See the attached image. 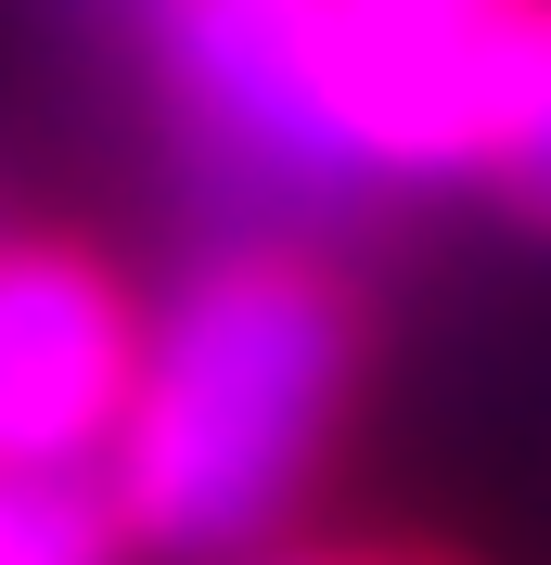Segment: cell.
<instances>
[{"label":"cell","instance_id":"277c9868","mask_svg":"<svg viewBox=\"0 0 551 565\" xmlns=\"http://www.w3.org/2000/svg\"><path fill=\"white\" fill-rule=\"evenodd\" d=\"M487 180H500V193H514V206L551 232V0L526 13L514 90H500V129H487Z\"/></svg>","mask_w":551,"mask_h":565},{"label":"cell","instance_id":"6da1fadb","mask_svg":"<svg viewBox=\"0 0 551 565\" xmlns=\"http://www.w3.org/2000/svg\"><path fill=\"white\" fill-rule=\"evenodd\" d=\"M539 0H154V65L218 180L270 218L487 180Z\"/></svg>","mask_w":551,"mask_h":565},{"label":"cell","instance_id":"3957f363","mask_svg":"<svg viewBox=\"0 0 551 565\" xmlns=\"http://www.w3.org/2000/svg\"><path fill=\"white\" fill-rule=\"evenodd\" d=\"M141 373V309L77 245H0V476L90 489Z\"/></svg>","mask_w":551,"mask_h":565},{"label":"cell","instance_id":"7a4b0ae2","mask_svg":"<svg viewBox=\"0 0 551 565\" xmlns=\"http://www.w3.org/2000/svg\"><path fill=\"white\" fill-rule=\"evenodd\" d=\"M346 321L334 270L309 245H218L141 309V373L104 450V514L168 553H244L295 514L334 437Z\"/></svg>","mask_w":551,"mask_h":565},{"label":"cell","instance_id":"8992f818","mask_svg":"<svg viewBox=\"0 0 551 565\" xmlns=\"http://www.w3.org/2000/svg\"><path fill=\"white\" fill-rule=\"evenodd\" d=\"M270 565H334V553H270Z\"/></svg>","mask_w":551,"mask_h":565},{"label":"cell","instance_id":"5b68a950","mask_svg":"<svg viewBox=\"0 0 551 565\" xmlns=\"http://www.w3.org/2000/svg\"><path fill=\"white\" fill-rule=\"evenodd\" d=\"M0 565H116V514L90 489H26V476H0Z\"/></svg>","mask_w":551,"mask_h":565}]
</instances>
